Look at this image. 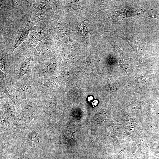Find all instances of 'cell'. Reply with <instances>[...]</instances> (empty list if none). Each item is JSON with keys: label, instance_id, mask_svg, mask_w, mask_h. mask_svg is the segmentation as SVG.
<instances>
[{"label": "cell", "instance_id": "obj_1", "mask_svg": "<svg viewBox=\"0 0 159 159\" xmlns=\"http://www.w3.org/2000/svg\"><path fill=\"white\" fill-rule=\"evenodd\" d=\"M34 24V22L30 19H28L26 23L24 28L18 34L15 40L14 49L17 47L27 38L30 30Z\"/></svg>", "mask_w": 159, "mask_h": 159}, {"label": "cell", "instance_id": "obj_2", "mask_svg": "<svg viewBox=\"0 0 159 159\" xmlns=\"http://www.w3.org/2000/svg\"><path fill=\"white\" fill-rule=\"evenodd\" d=\"M115 34L118 37L126 41L135 50V49H138L139 48L142 46L139 41L137 38L132 37H127L122 35L119 36Z\"/></svg>", "mask_w": 159, "mask_h": 159}, {"label": "cell", "instance_id": "obj_3", "mask_svg": "<svg viewBox=\"0 0 159 159\" xmlns=\"http://www.w3.org/2000/svg\"><path fill=\"white\" fill-rule=\"evenodd\" d=\"M32 62V60L30 59H27L22 64L20 69L21 74L24 75L27 72L28 69H29V67Z\"/></svg>", "mask_w": 159, "mask_h": 159}, {"label": "cell", "instance_id": "obj_4", "mask_svg": "<svg viewBox=\"0 0 159 159\" xmlns=\"http://www.w3.org/2000/svg\"><path fill=\"white\" fill-rule=\"evenodd\" d=\"M107 82L110 89L113 91L116 90V85L115 81L111 76L107 78Z\"/></svg>", "mask_w": 159, "mask_h": 159}, {"label": "cell", "instance_id": "obj_5", "mask_svg": "<svg viewBox=\"0 0 159 159\" xmlns=\"http://www.w3.org/2000/svg\"><path fill=\"white\" fill-rule=\"evenodd\" d=\"M44 33L42 31L34 32L32 35V37L34 40L39 41L44 37Z\"/></svg>", "mask_w": 159, "mask_h": 159}, {"label": "cell", "instance_id": "obj_6", "mask_svg": "<svg viewBox=\"0 0 159 159\" xmlns=\"http://www.w3.org/2000/svg\"><path fill=\"white\" fill-rule=\"evenodd\" d=\"M80 27L82 34L84 35H85L87 31V28L85 25L83 24H81Z\"/></svg>", "mask_w": 159, "mask_h": 159}, {"label": "cell", "instance_id": "obj_7", "mask_svg": "<svg viewBox=\"0 0 159 159\" xmlns=\"http://www.w3.org/2000/svg\"><path fill=\"white\" fill-rule=\"evenodd\" d=\"M97 104V100H95L94 101H93V102L92 103V104L93 105H96Z\"/></svg>", "mask_w": 159, "mask_h": 159}]
</instances>
